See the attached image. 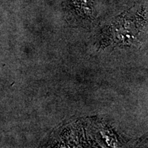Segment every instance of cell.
I'll list each match as a JSON object with an SVG mask.
<instances>
[{"label": "cell", "instance_id": "obj_1", "mask_svg": "<svg viewBox=\"0 0 148 148\" xmlns=\"http://www.w3.org/2000/svg\"><path fill=\"white\" fill-rule=\"evenodd\" d=\"M67 9L73 12L76 16L84 18H91L93 14L91 0H66Z\"/></svg>", "mask_w": 148, "mask_h": 148}]
</instances>
